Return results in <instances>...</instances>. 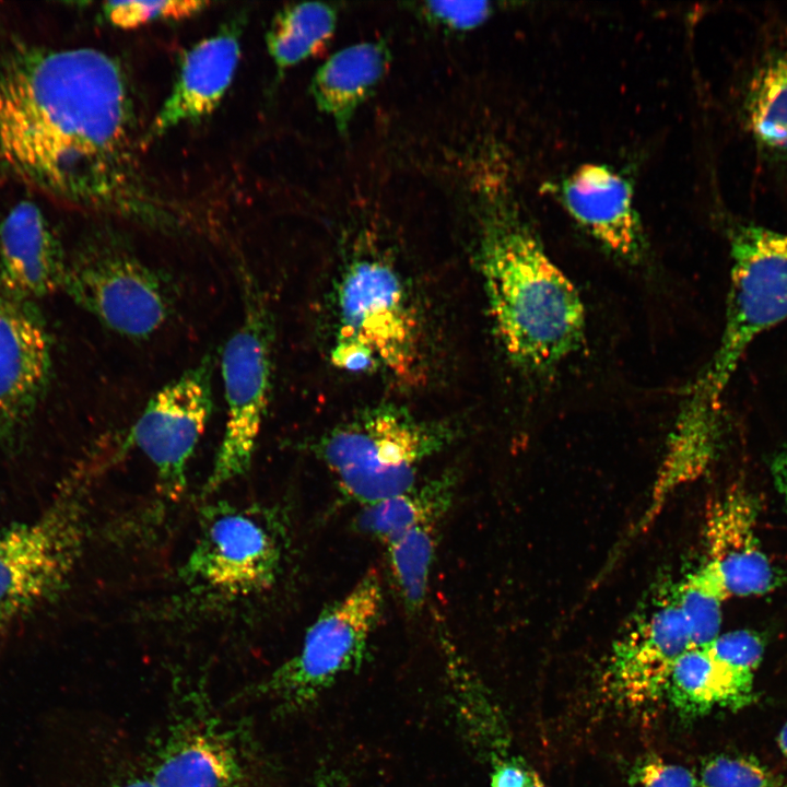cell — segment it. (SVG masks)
<instances>
[{
    "label": "cell",
    "instance_id": "23",
    "mask_svg": "<svg viewBox=\"0 0 787 787\" xmlns=\"http://www.w3.org/2000/svg\"><path fill=\"white\" fill-rule=\"evenodd\" d=\"M336 23V10L322 2H302L282 9L267 33L268 51L278 73L322 49Z\"/></svg>",
    "mask_w": 787,
    "mask_h": 787
},
{
    "label": "cell",
    "instance_id": "25",
    "mask_svg": "<svg viewBox=\"0 0 787 787\" xmlns=\"http://www.w3.org/2000/svg\"><path fill=\"white\" fill-rule=\"evenodd\" d=\"M674 587L694 648L709 645L720 634L723 602L730 597L719 572L706 560Z\"/></svg>",
    "mask_w": 787,
    "mask_h": 787
},
{
    "label": "cell",
    "instance_id": "34",
    "mask_svg": "<svg viewBox=\"0 0 787 787\" xmlns=\"http://www.w3.org/2000/svg\"><path fill=\"white\" fill-rule=\"evenodd\" d=\"M115 787H156L151 778H136L132 780L125 782L122 784H119Z\"/></svg>",
    "mask_w": 787,
    "mask_h": 787
},
{
    "label": "cell",
    "instance_id": "3",
    "mask_svg": "<svg viewBox=\"0 0 787 787\" xmlns=\"http://www.w3.org/2000/svg\"><path fill=\"white\" fill-rule=\"evenodd\" d=\"M454 437L447 423L379 404L334 426L314 448L343 495L364 506L415 486L420 467Z\"/></svg>",
    "mask_w": 787,
    "mask_h": 787
},
{
    "label": "cell",
    "instance_id": "30",
    "mask_svg": "<svg viewBox=\"0 0 787 787\" xmlns=\"http://www.w3.org/2000/svg\"><path fill=\"white\" fill-rule=\"evenodd\" d=\"M331 359L336 366L351 372L367 371L377 366L373 353L351 340L338 339L332 349Z\"/></svg>",
    "mask_w": 787,
    "mask_h": 787
},
{
    "label": "cell",
    "instance_id": "22",
    "mask_svg": "<svg viewBox=\"0 0 787 787\" xmlns=\"http://www.w3.org/2000/svg\"><path fill=\"white\" fill-rule=\"evenodd\" d=\"M455 478L444 474L398 495L361 506L356 525L383 544L420 522L441 520L455 493Z\"/></svg>",
    "mask_w": 787,
    "mask_h": 787
},
{
    "label": "cell",
    "instance_id": "2",
    "mask_svg": "<svg viewBox=\"0 0 787 787\" xmlns=\"http://www.w3.org/2000/svg\"><path fill=\"white\" fill-rule=\"evenodd\" d=\"M479 256L494 330L517 367L548 372L582 346V296L515 208L488 209Z\"/></svg>",
    "mask_w": 787,
    "mask_h": 787
},
{
    "label": "cell",
    "instance_id": "12",
    "mask_svg": "<svg viewBox=\"0 0 787 787\" xmlns=\"http://www.w3.org/2000/svg\"><path fill=\"white\" fill-rule=\"evenodd\" d=\"M51 343L35 303L0 294V446L22 444L49 384Z\"/></svg>",
    "mask_w": 787,
    "mask_h": 787
},
{
    "label": "cell",
    "instance_id": "35",
    "mask_svg": "<svg viewBox=\"0 0 787 787\" xmlns=\"http://www.w3.org/2000/svg\"><path fill=\"white\" fill-rule=\"evenodd\" d=\"M777 744L785 757H787V723L780 728L777 737Z\"/></svg>",
    "mask_w": 787,
    "mask_h": 787
},
{
    "label": "cell",
    "instance_id": "20",
    "mask_svg": "<svg viewBox=\"0 0 787 787\" xmlns=\"http://www.w3.org/2000/svg\"><path fill=\"white\" fill-rule=\"evenodd\" d=\"M150 778L156 787H242L244 771L226 738L189 730L167 747Z\"/></svg>",
    "mask_w": 787,
    "mask_h": 787
},
{
    "label": "cell",
    "instance_id": "19",
    "mask_svg": "<svg viewBox=\"0 0 787 787\" xmlns=\"http://www.w3.org/2000/svg\"><path fill=\"white\" fill-rule=\"evenodd\" d=\"M388 51L384 44L364 42L331 55L316 71L310 92L316 106L346 132L357 107L385 74Z\"/></svg>",
    "mask_w": 787,
    "mask_h": 787
},
{
    "label": "cell",
    "instance_id": "16",
    "mask_svg": "<svg viewBox=\"0 0 787 787\" xmlns=\"http://www.w3.org/2000/svg\"><path fill=\"white\" fill-rule=\"evenodd\" d=\"M756 504L735 486L713 502L706 517L707 561L729 596H760L777 585L775 571L756 536Z\"/></svg>",
    "mask_w": 787,
    "mask_h": 787
},
{
    "label": "cell",
    "instance_id": "33",
    "mask_svg": "<svg viewBox=\"0 0 787 787\" xmlns=\"http://www.w3.org/2000/svg\"><path fill=\"white\" fill-rule=\"evenodd\" d=\"M774 482L787 508V454L777 456L771 467Z\"/></svg>",
    "mask_w": 787,
    "mask_h": 787
},
{
    "label": "cell",
    "instance_id": "13",
    "mask_svg": "<svg viewBox=\"0 0 787 787\" xmlns=\"http://www.w3.org/2000/svg\"><path fill=\"white\" fill-rule=\"evenodd\" d=\"M694 648L676 587L661 595L614 643L607 680L624 703L642 705L665 693L676 661Z\"/></svg>",
    "mask_w": 787,
    "mask_h": 787
},
{
    "label": "cell",
    "instance_id": "14",
    "mask_svg": "<svg viewBox=\"0 0 787 787\" xmlns=\"http://www.w3.org/2000/svg\"><path fill=\"white\" fill-rule=\"evenodd\" d=\"M242 26L234 19L185 54L174 86L141 140L143 145L218 107L239 62Z\"/></svg>",
    "mask_w": 787,
    "mask_h": 787
},
{
    "label": "cell",
    "instance_id": "31",
    "mask_svg": "<svg viewBox=\"0 0 787 787\" xmlns=\"http://www.w3.org/2000/svg\"><path fill=\"white\" fill-rule=\"evenodd\" d=\"M491 787H527L529 771L517 761L492 757Z\"/></svg>",
    "mask_w": 787,
    "mask_h": 787
},
{
    "label": "cell",
    "instance_id": "28",
    "mask_svg": "<svg viewBox=\"0 0 787 787\" xmlns=\"http://www.w3.org/2000/svg\"><path fill=\"white\" fill-rule=\"evenodd\" d=\"M425 13L432 20L455 31H467L482 24L490 15L489 2H448L433 1L425 3Z\"/></svg>",
    "mask_w": 787,
    "mask_h": 787
},
{
    "label": "cell",
    "instance_id": "1",
    "mask_svg": "<svg viewBox=\"0 0 787 787\" xmlns=\"http://www.w3.org/2000/svg\"><path fill=\"white\" fill-rule=\"evenodd\" d=\"M120 64L94 48L19 46L0 59V169L70 203L157 227L175 218L134 157Z\"/></svg>",
    "mask_w": 787,
    "mask_h": 787
},
{
    "label": "cell",
    "instance_id": "5",
    "mask_svg": "<svg viewBox=\"0 0 787 787\" xmlns=\"http://www.w3.org/2000/svg\"><path fill=\"white\" fill-rule=\"evenodd\" d=\"M725 325L717 350L691 390L720 406L749 345L787 319V233L743 225L731 236Z\"/></svg>",
    "mask_w": 787,
    "mask_h": 787
},
{
    "label": "cell",
    "instance_id": "4",
    "mask_svg": "<svg viewBox=\"0 0 787 787\" xmlns=\"http://www.w3.org/2000/svg\"><path fill=\"white\" fill-rule=\"evenodd\" d=\"M79 482L67 481L36 518L0 530V632L56 600L85 541Z\"/></svg>",
    "mask_w": 787,
    "mask_h": 787
},
{
    "label": "cell",
    "instance_id": "15",
    "mask_svg": "<svg viewBox=\"0 0 787 787\" xmlns=\"http://www.w3.org/2000/svg\"><path fill=\"white\" fill-rule=\"evenodd\" d=\"M569 215L615 257L638 261L645 249L630 183L611 167L585 164L562 184Z\"/></svg>",
    "mask_w": 787,
    "mask_h": 787
},
{
    "label": "cell",
    "instance_id": "7",
    "mask_svg": "<svg viewBox=\"0 0 787 787\" xmlns=\"http://www.w3.org/2000/svg\"><path fill=\"white\" fill-rule=\"evenodd\" d=\"M383 599L379 574L369 569L319 613L298 653L280 665L259 691L285 713L313 706L338 679L362 667Z\"/></svg>",
    "mask_w": 787,
    "mask_h": 787
},
{
    "label": "cell",
    "instance_id": "37",
    "mask_svg": "<svg viewBox=\"0 0 787 787\" xmlns=\"http://www.w3.org/2000/svg\"><path fill=\"white\" fill-rule=\"evenodd\" d=\"M778 787H787V779L780 780Z\"/></svg>",
    "mask_w": 787,
    "mask_h": 787
},
{
    "label": "cell",
    "instance_id": "36",
    "mask_svg": "<svg viewBox=\"0 0 787 787\" xmlns=\"http://www.w3.org/2000/svg\"><path fill=\"white\" fill-rule=\"evenodd\" d=\"M527 787H549L533 772L529 771Z\"/></svg>",
    "mask_w": 787,
    "mask_h": 787
},
{
    "label": "cell",
    "instance_id": "17",
    "mask_svg": "<svg viewBox=\"0 0 787 787\" xmlns=\"http://www.w3.org/2000/svg\"><path fill=\"white\" fill-rule=\"evenodd\" d=\"M67 257L42 210L16 203L0 222V294L35 303L62 289Z\"/></svg>",
    "mask_w": 787,
    "mask_h": 787
},
{
    "label": "cell",
    "instance_id": "9",
    "mask_svg": "<svg viewBox=\"0 0 787 787\" xmlns=\"http://www.w3.org/2000/svg\"><path fill=\"white\" fill-rule=\"evenodd\" d=\"M197 541L180 567L189 586L224 597L271 588L280 571L282 543L273 517L257 507L210 505Z\"/></svg>",
    "mask_w": 787,
    "mask_h": 787
},
{
    "label": "cell",
    "instance_id": "27",
    "mask_svg": "<svg viewBox=\"0 0 787 787\" xmlns=\"http://www.w3.org/2000/svg\"><path fill=\"white\" fill-rule=\"evenodd\" d=\"M702 787H778L780 780L756 760L747 756L716 755L701 768Z\"/></svg>",
    "mask_w": 787,
    "mask_h": 787
},
{
    "label": "cell",
    "instance_id": "18",
    "mask_svg": "<svg viewBox=\"0 0 787 787\" xmlns=\"http://www.w3.org/2000/svg\"><path fill=\"white\" fill-rule=\"evenodd\" d=\"M665 693L683 717H698L714 708L739 710L754 700V674L735 669L706 646L692 648L673 665Z\"/></svg>",
    "mask_w": 787,
    "mask_h": 787
},
{
    "label": "cell",
    "instance_id": "24",
    "mask_svg": "<svg viewBox=\"0 0 787 787\" xmlns=\"http://www.w3.org/2000/svg\"><path fill=\"white\" fill-rule=\"evenodd\" d=\"M439 521L420 522L385 545L390 576L410 613L419 612L426 599Z\"/></svg>",
    "mask_w": 787,
    "mask_h": 787
},
{
    "label": "cell",
    "instance_id": "32",
    "mask_svg": "<svg viewBox=\"0 0 787 787\" xmlns=\"http://www.w3.org/2000/svg\"><path fill=\"white\" fill-rule=\"evenodd\" d=\"M345 786V777L343 776L342 772L339 770H336L333 767H330L326 764L321 765L316 774L315 778L313 780L312 787H344Z\"/></svg>",
    "mask_w": 787,
    "mask_h": 787
},
{
    "label": "cell",
    "instance_id": "26",
    "mask_svg": "<svg viewBox=\"0 0 787 787\" xmlns=\"http://www.w3.org/2000/svg\"><path fill=\"white\" fill-rule=\"evenodd\" d=\"M208 2L175 1H109L104 4L106 19L121 28H134L158 20H181L204 10Z\"/></svg>",
    "mask_w": 787,
    "mask_h": 787
},
{
    "label": "cell",
    "instance_id": "29",
    "mask_svg": "<svg viewBox=\"0 0 787 787\" xmlns=\"http://www.w3.org/2000/svg\"><path fill=\"white\" fill-rule=\"evenodd\" d=\"M641 787H698L700 782L688 768L653 760L643 764L636 774Z\"/></svg>",
    "mask_w": 787,
    "mask_h": 787
},
{
    "label": "cell",
    "instance_id": "21",
    "mask_svg": "<svg viewBox=\"0 0 787 787\" xmlns=\"http://www.w3.org/2000/svg\"><path fill=\"white\" fill-rule=\"evenodd\" d=\"M742 116L761 154L787 166V49L767 52L754 68L743 92Z\"/></svg>",
    "mask_w": 787,
    "mask_h": 787
},
{
    "label": "cell",
    "instance_id": "11",
    "mask_svg": "<svg viewBox=\"0 0 787 787\" xmlns=\"http://www.w3.org/2000/svg\"><path fill=\"white\" fill-rule=\"evenodd\" d=\"M339 338L367 348L396 375L418 362V325L404 286L381 260L359 259L344 272L338 290Z\"/></svg>",
    "mask_w": 787,
    "mask_h": 787
},
{
    "label": "cell",
    "instance_id": "10",
    "mask_svg": "<svg viewBox=\"0 0 787 787\" xmlns=\"http://www.w3.org/2000/svg\"><path fill=\"white\" fill-rule=\"evenodd\" d=\"M214 367V354L207 353L163 386L127 434L126 445L150 460L161 490L171 500L186 489L189 460L212 414Z\"/></svg>",
    "mask_w": 787,
    "mask_h": 787
},
{
    "label": "cell",
    "instance_id": "6",
    "mask_svg": "<svg viewBox=\"0 0 787 787\" xmlns=\"http://www.w3.org/2000/svg\"><path fill=\"white\" fill-rule=\"evenodd\" d=\"M243 316L224 345L221 372L227 418L203 491L211 494L249 469L267 413L272 379L273 322L252 275L240 271Z\"/></svg>",
    "mask_w": 787,
    "mask_h": 787
},
{
    "label": "cell",
    "instance_id": "8",
    "mask_svg": "<svg viewBox=\"0 0 787 787\" xmlns=\"http://www.w3.org/2000/svg\"><path fill=\"white\" fill-rule=\"evenodd\" d=\"M109 330L141 340L173 313L165 279L114 238L87 240L67 259L62 289Z\"/></svg>",
    "mask_w": 787,
    "mask_h": 787
}]
</instances>
